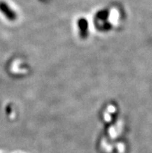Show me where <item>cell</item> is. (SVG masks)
Returning a JSON list of instances; mask_svg holds the SVG:
<instances>
[{"label":"cell","instance_id":"6da1fadb","mask_svg":"<svg viewBox=\"0 0 152 153\" xmlns=\"http://www.w3.org/2000/svg\"><path fill=\"white\" fill-rule=\"evenodd\" d=\"M79 27H80V32L82 36H86L87 35V30H88V25L87 22L86 20H80L79 22Z\"/></svg>","mask_w":152,"mask_h":153}]
</instances>
